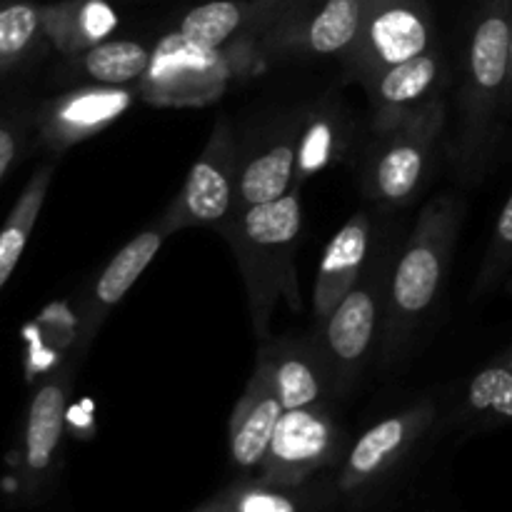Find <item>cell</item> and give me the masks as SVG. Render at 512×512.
Segmentation results:
<instances>
[{
	"instance_id": "1",
	"label": "cell",
	"mask_w": 512,
	"mask_h": 512,
	"mask_svg": "<svg viewBox=\"0 0 512 512\" xmlns=\"http://www.w3.org/2000/svg\"><path fill=\"white\" fill-rule=\"evenodd\" d=\"M512 0H478L463 55L453 160L465 178H480L495 153L508 113Z\"/></svg>"
},
{
	"instance_id": "2",
	"label": "cell",
	"mask_w": 512,
	"mask_h": 512,
	"mask_svg": "<svg viewBox=\"0 0 512 512\" xmlns=\"http://www.w3.org/2000/svg\"><path fill=\"white\" fill-rule=\"evenodd\" d=\"M303 208L300 185L273 203L235 208L220 225V233L233 248L248 293L250 320L260 340L268 338L270 318L278 303L300 310L295 250H298Z\"/></svg>"
},
{
	"instance_id": "3",
	"label": "cell",
	"mask_w": 512,
	"mask_h": 512,
	"mask_svg": "<svg viewBox=\"0 0 512 512\" xmlns=\"http://www.w3.org/2000/svg\"><path fill=\"white\" fill-rule=\"evenodd\" d=\"M463 203L453 193L430 200L418 215L400 260L390 273L383 318V355L395 360L438 300L458 243Z\"/></svg>"
},
{
	"instance_id": "4",
	"label": "cell",
	"mask_w": 512,
	"mask_h": 512,
	"mask_svg": "<svg viewBox=\"0 0 512 512\" xmlns=\"http://www.w3.org/2000/svg\"><path fill=\"white\" fill-rule=\"evenodd\" d=\"M263 58L255 43H238L228 48H205L185 35L168 33L150 58L143 78V93L155 103H188L208 100L220 85L238 73L240 65H253Z\"/></svg>"
},
{
	"instance_id": "5",
	"label": "cell",
	"mask_w": 512,
	"mask_h": 512,
	"mask_svg": "<svg viewBox=\"0 0 512 512\" xmlns=\"http://www.w3.org/2000/svg\"><path fill=\"white\" fill-rule=\"evenodd\" d=\"M240 148L228 120H218L203 153L190 168L183 188L160 215L158 225L170 235L195 225L220 228L235 210Z\"/></svg>"
},
{
	"instance_id": "6",
	"label": "cell",
	"mask_w": 512,
	"mask_h": 512,
	"mask_svg": "<svg viewBox=\"0 0 512 512\" xmlns=\"http://www.w3.org/2000/svg\"><path fill=\"white\" fill-rule=\"evenodd\" d=\"M388 285L390 273L385 263L370 265L338 308L320 323L323 335H318V345L333 373L335 393H343L355 383V375L370 355L385 318Z\"/></svg>"
},
{
	"instance_id": "7",
	"label": "cell",
	"mask_w": 512,
	"mask_h": 512,
	"mask_svg": "<svg viewBox=\"0 0 512 512\" xmlns=\"http://www.w3.org/2000/svg\"><path fill=\"white\" fill-rule=\"evenodd\" d=\"M433 15L428 0H365L363 23L345 65L365 83L380 70L433 48Z\"/></svg>"
},
{
	"instance_id": "8",
	"label": "cell",
	"mask_w": 512,
	"mask_h": 512,
	"mask_svg": "<svg viewBox=\"0 0 512 512\" xmlns=\"http://www.w3.org/2000/svg\"><path fill=\"white\" fill-rule=\"evenodd\" d=\"M443 128L445 105L438 98L390 133L378 135L380 150L365 178L370 198L388 205L408 203L428 175Z\"/></svg>"
},
{
	"instance_id": "9",
	"label": "cell",
	"mask_w": 512,
	"mask_h": 512,
	"mask_svg": "<svg viewBox=\"0 0 512 512\" xmlns=\"http://www.w3.org/2000/svg\"><path fill=\"white\" fill-rule=\"evenodd\" d=\"M365 0H295L255 48L263 55H345L363 23Z\"/></svg>"
},
{
	"instance_id": "10",
	"label": "cell",
	"mask_w": 512,
	"mask_h": 512,
	"mask_svg": "<svg viewBox=\"0 0 512 512\" xmlns=\"http://www.w3.org/2000/svg\"><path fill=\"white\" fill-rule=\"evenodd\" d=\"M340 430L328 408L320 403L285 410L270 448L260 463L263 483L290 488L333 460Z\"/></svg>"
},
{
	"instance_id": "11",
	"label": "cell",
	"mask_w": 512,
	"mask_h": 512,
	"mask_svg": "<svg viewBox=\"0 0 512 512\" xmlns=\"http://www.w3.org/2000/svg\"><path fill=\"white\" fill-rule=\"evenodd\" d=\"M135 93L125 85H83L40 105L35 113V133L53 155L65 153L83 140L95 138L123 118Z\"/></svg>"
},
{
	"instance_id": "12",
	"label": "cell",
	"mask_w": 512,
	"mask_h": 512,
	"mask_svg": "<svg viewBox=\"0 0 512 512\" xmlns=\"http://www.w3.org/2000/svg\"><path fill=\"white\" fill-rule=\"evenodd\" d=\"M440 83H443V58L435 48L390 65L365 80L363 85L370 95L375 133H390L428 108L433 100L440 98Z\"/></svg>"
},
{
	"instance_id": "13",
	"label": "cell",
	"mask_w": 512,
	"mask_h": 512,
	"mask_svg": "<svg viewBox=\"0 0 512 512\" xmlns=\"http://www.w3.org/2000/svg\"><path fill=\"white\" fill-rule=\"evenodd\" d=\"M168 240V233L160 228L158 223L153 228L143 230L135 235L133 240L123 245L118 253L110 258L105 265L103 273L93 283V288L85 295L83 305H80V318H78V333H75V358H83L88 348L93 345L95 335L103 328L105 318L113 313L115 305L123 303L125 295L130 293L140 275L145 273L158 250Z\"/></svg>"
},
{
	"instance_id": "14",
	"label": "cell",
	"mask_w": 512,
	"mask_h": 512,
	"mask_svg": "<svg viewBox=\"0 0 512 512\" xmlns=\"http://www.w3.org/2000/svg\"><path fill=\"white\" fill-rule=\"evenodd\" d=\"M303 125L283 123L240 150L235 208L273 203L295 188Z\"/></svg>"
},
{
	"instance_id": "15",
	"label": "cell",
	"mask_w": 512,
	"mask_h": 512,
	"mask_svg": "<svg viewBox=\"0 0 512 512\" xmlns=\"http://www.w3.org/2000/svg\"><path fill=\"white\" fill-rule=\"evenodd\" d=\"M73 368H63L53 378L43 380L30 398L20 438V475L25 485L35 488L53 470L65 433Z\"/></svg>"
},
{
	"instance_id": "16",
	"label": "cell",
	"mask_w": 512,
	"mask_h": 512,
	"mask_svg": "<svg viewBox=\"0 0 512 512\" xmlns=\"http://www.w3.org/2000/svg\"><path fill=\"white\" fill-rule=\"evenodd\" d=\"M295 0H210L180 18L178 33L205 48L258 43Z\"/></svg>"
},
{
	"instance_id": "17",
	"label": "cell",
	"mask_w": 512,
	"mask_h": 512,
	"mask_svg": "<svg viewBox=\"0 0 512 512\" xmlns=\"http://www.w3.org/2000/svg\"><path fill=\"white\" fill-rule=\"evenodd\" d=\"M433 418V403L425 400V403L413 405V408L390 415V418L373 425L350 450L348 463H345L343 475H340V488H360V485L370 483L380 473H385L395 460L408 453L410 445L428 430Z\"/></svg>"
},
{
	"instance_id": "18",
	"label": "cell",
	"mask_w": 512,
	"mask_h": 512,
	"mask_svg": "<svg viewBox=\"0 0 512 512\" xmlns=\"http://www.w3.org/2000/svg\"><path fill=\"white\" fill-rule=\"evenodd\" d=\"M258 365L268 373L285 410L308 408L335 393L333 373L318 343H275L260 350Z\"/></svg>"
},
{
	"instance_id": "19",
	"label": "cell",
	"mask_w": 512,
	"mask_h": 512,
	"mask_svg": "<svg viewBox=\"0 0 512 512\" xmlns=\"http://www.w3.org/2000/svg\"><path fill=\"white\" fill-rule=\"evenodd\" d=\"M283 413L268 373L255 365L253 378L230 415V458L238 468H260Z\"/></svg>"
},
{
	"instance_id": "20",
	"label": "cell",
	"mask_w": 512,
	"mask_h": 512,
	"mask_svg": "<svg viewBox=\"0 0 512 512\" xmlns=\"http://www.w3.org/2000/svg\"><path fill=\"white\" fill-rule=\"evenodd\" d=\"M370 253V218L368 213H355L330 240L315 278L313 305L315 323H325L340 300L355 288L365 273Z\"/></svg>"
},
{
	"instance_id": "21",
	"label": "cell",
	"mask_w": 512,
	"mask_h": 512,
	"mask_svg": "<svg viewBox=\"0 0 512 512\" xmlns=\"http://www.w3.org/2000/svg\"><path fill=\"white\" fill-rule=\"evenodd\" d=\"M40 18L45 40L68 58L103 43L118 28V15L108 0H58L40 5Z\"/></svg>"
},
{
	"instance_id": "22",
	"label": "cell",
	"mask_w": 512,
	"mask_h": 512,
	"mask_svg": "<svg viewBox=\"0 0 512 512\" xmlns=\"http://www.w3.org/2000/svg\"><path fill=\"white\" fill-rule=\"evenodd\" d=\"M53 175L55 160H45L43 165H38V170L30 175L23 193L18 195L8 218H5L3 228H0V290L5 288L15 265L20 263V255H23L25 245H28L30 233H33L35 223L40 218V210L45 205V198H48Z\"/></svg>"
},
{
	"instance_id": "23",
	"label": "cell",
	"mask_w": 512,
	"mask_h": 512,
	"mask_svg": "<svg viewBox=\"0 0 512 512\" xmlns=\"http://www.w3.org/2000/svg\"><path fill=\"white\" fill-rule=\"evenodd\" d=\"M48 43L40 5L33 0H0V83L23 70Z\"/></svg>"
},
{
	"instance_id": "24",
	"label": "cell",
	"mask_w": 512,
	"mask_h": 512,
	"mask_svg": "<svg viewBox=\"0 0 512 512\" xmlns=\"http://www.w3.org/2000/svg\"><path fill=\"white\" fill-rule=\"evenodd\" d=\"M153 50L138 40H103L85 53L75 55V73L93 85H128L143 80Z\"/></svg>"
},
{
	"instance_id": "25",
	"label": "cell",
	"mask_w": 512,
	"mask_h": 512,
	"mask_svg": "<svg viewBox=\"0 0 512 512\" xmlns=\"http://www.w3.org/2000/svg\"><path fill=\"white\" fill-rule=\"evenodd\" d=\"M465 405L478 418L512 423V355H498L465 390Z\"/></svg>"
},
{
	"instance_id": "26",
	"label": "cell",
	"mask_w": 512,
	"mask_h": 512,
	"mask_svg": "<svg viewBox=\"0 0 512 512\" xmlns=\"http://www.w3.org/2000/svg\"><path fill=\"white\" fill-rule=\"evenodd\" d=\"M512 273V193L505 200L503 210H500L498 220H495L493 238H490L485 258L480 263L478 278L473 285V300L488 298L493 295L500 285L508 280Z\"/></svg>"
},
{
	"instance_id": "27",
	"label": "cell",
	"mask_w": 512,
	"mask_h": 512,
	"mask_svg": "<svg viewBox=\"0 0 512 512\" xmlns=\"http://www.w3.org/2000/svg\"><path fill=\"white\" fill-rule=\"evenodd\" d=\"M30 128H35V115L20 113V110L0 113V183L23 158Z\"/></svg>"
},
{
	"instance_id": "28",
	"label": "cell",
	"mask_w": 512,
	"mask_h": 512,
	"mask_svg": "<svg viewBox=\"0 0 512 512\" xmlns=\"http://www.w3.org/2000/svg\"><path fill=\"white\" fill-rule=\"evenodd\" d=\"M233 512H298V503L278 485H255L235 493Z\"/></svg>"
},
{
	"instance_id": "29",
	"label": "cell",
	"mask_w": 512,
	"mask_h": 512,
	"mask_svg": "<svg viewBox=\"0 0 512 512\" xmlns=\"http://www.w3.org/2000/svg\"><path fill=\"white\" fill-rule=\"evenodd\" d=\"M233 505H235V495H220L218 500H213V503L195 512H233Z\"/></svg>"
},
{
	"instance_id": "30",
	"label": "cell",
	"mask_w": 512,
	"mask_h": 512,
	"mask_svg": "<svg viewBox=\"0 0 512 512\" xmlns=\"http://www.w3.org/2000/svg\"><path fill=\"white\" fill-rule=\"evenodd\" d=\"M512 110V23H510V80H508V113Z\"/></svg>"
},
{
	"instance_id": "31",
	"label": "cell",
	"mask_w": 512,
	"mask_h": 512,
	"mask_svg": "<svg viewBox=\"0 0 512 512\" xmlns=\"http://www.w3.org/2000/svg\"><path fill=\"white\" fill-rule=\"evenodd\" d=\"M505 355H512V345H510V348H508V350H505Z\"/></svg>"
}]
</instances>
